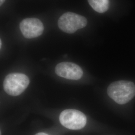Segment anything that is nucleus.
I'll return each mask as SVG.
<instances>
[{"label": "nucleus", "mask_w": 135, "mask_h": 135, "mask_svg": "<svg viewBox=\"0 0 135 135\" xmlns=\"http://www.w3.org/2000/svg\"><path fill=\"white\" fill-rule=\"evenodd\" d=\"M107 93L117 103L125 104L135 96V85L128 81L113 82L108 88Z\"/></svg>", "instance_id": "1"}, {"label": "nucleus", "mask_w": 135, "mask_h": 135, "mask_svg": "<svg viewBox=\"0 0 135 135\" xmlns=\"http://www.w3.org/2000/svg\"><path fill=\"white\" fill-rule=\"evenodd\" d=\"M30 80L26 75L21 73H11L5 77L3 87L7 94L12 96L21 94L29 86Z\"/></svg>", "instance_id": "2"}, {"label": "nucleus", "mask_w": 135, "mask_h": 135, "mask_svg": "<svg viewBox=\"0 0 135 135\" xmlns=\"http://www.w3.org/2000/svg\"><path fill=\"white\" fill-rule=\"evenodd\" d=\"M58 25L59 28L63 32L73 34L78 30L85 27L87 25V20L83 16L69 12L59 18Z\"/></svg>", "instance_id": "3"}, {"label": "nucleus", "mask_w": 135, "mask_h": 135, "mask_svg": "<svg viewBox=\"0 0 135 135\" xmlns=\"http://www.w3.org/2000/svg\"><path fill=\"white\" fill-rule=\"evenodd\" d=\"M61 124L70 130H78L83 129L86 124L87 118L81 111L75 109L63 111L59 117Z\"/></svg>", "instance_id": "4"}, {"label": "nucleus", "mask_w": 135, "mask_h": 135, "mask_svg": "<svg viewBox=\"0 0 135 135\" xmlns=\"http://www.w3.org/2000/svg\"><path fill=\"white\" fill-rule=\"evenodd\" d=\"M20 29L26 38L32 39L38 37L43 33V23L37 18H27L20 24Z\"/></svg>", "instance_id": "5"}, {"label": "nucleus", "mask_w": 135, "mask_h": 135, "mask_svg": "<svg viewBox=\"0 0 135 135\" xmlns=\"http://www.w3.org/2000/svg\"><path fill=\"white\" fill-rule=\"evenodd\" d=\"M56 74L65 79L72 80H78L82 77L83 72L80 66L71 62L59 63L56 66Z\"/></svg>", "instance_id": "6"}, {"label": "nucleus", "mask_w": 135, "mask_h": 135, "mask_svg": "<svg viewBox=\"0 0 135 135\" xmlns=\"http://www.w3.org/2000/svg\"><path fill=\"white\" fill-rule=\"evenodd\" d=\"M92 8L98 13H103L109 8V0H88Z\"/></svg>", "instance_id": "7"}, {"label": "nucleus", "mask_w": 135, "mask_h": 135, "mask_svg": "<svg viewBox=\"0 0 135 135\" xmlns=\"http://www.w3.org/2000/svg\"><path fill=\"white\" fill-rule=\"evenodd\" d=\"M35 135H49L47 134H46V133H37Z\"/></svg>", "instance_id": "8"}, {"label": "nucleus", "mask_w": 135, "mask_h": 135, "mask_svg": "<svg viewBox=\"0 0 135 135\" xmlns=\"http://www.w3.org/2000/svg\"><path fill=\"white\" fill-rule=\"evenodd\" d=\"M6 0H0V5L2 6L4 4V3L5 2Z\"/></svg>", "instance_id": "9"}, {"label": "nucleus", "mask_w": 135, "mask_h": 135, "mask_svg": "<svg viewBox=\"0 0 135 135\" xmlns=\"http://www.w3.org/2000/svg\"><path fill=\"white\" fill-rule=\"evenodd\" d=\"M1 47H2V41L1 40H0V47H1Z\"/></svg>", "instance_id": "10"}]
</instances>
